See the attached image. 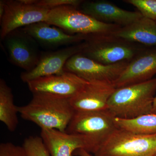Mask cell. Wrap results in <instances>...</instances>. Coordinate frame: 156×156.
<instances>
[{
    "instance_id": "1",
    "label": "cell",
    "mask_w": 156,
    "mask_h": 156,
    "mask_svg": "<svg viewBox=\"0 0 156 156\" xmlns=\"http://www.w3.org/2000/svg\"><path fill=\"white\" fill-rule=\"evenodd\" d=\"M23 119L41 129H56L66 132L75 111L70 98L45 93L33 94L29 103L17 106Z\"/></svg>"
},
{
    "instance_id": "2",
    "label": "cell",
    "mask_w": 156,
    "mask_h": 156,
    "mask_svg": "<svg viewBox=\"0 0 156 156\" xmlns=\"http://www.w3.org/2000/svg\"><path fill=\"white\" fill-rule=\"evenodd\" d=\"M156 78L117 88L109 99V111L115 118L131 119L152 113Z\"/></svg>"
},
{
    "instance_id": "3",
    "label": "cell",
    "mask_w": 156,
    "mask_h": 156,
    "mask_svg": "<svg viewBox=\"0 0 156 156\" xmlns=\"http://www.w3.org/2000/svg\"><path fill=\"white\" fill-rule=\"evenodd\" d=\"M81 54L105 65L130 62L148 48L128 41L113 34L86 36Z\"/></svg>"
},
{
    "instance_id": "4",
    "label": "cell",
    "mask_w": 156,
    "mask_h": 156,
    "mask_svg": "<svg viewBox=\"0 0 156 156\" xmlns=\"http://www.w3.org/2000/svg\"><path fill=\"white\" fill-rule=\"evenodd\" d=\"M93 156H155L156 134L141 135L117 128L98 146Z\"/></svg>"
},
{
    "instance_id": "5",
    "label": "cell",
    "mask_w": 156,
    "mask_h": 156,
    "mask_svg": "<svg viewBox=\"0 0 156 156\" xmlns=\"http://www.w3.org/2000/svg\"><path fill=\"white\" fill-rule=\"evenodd\" d=\"M45 22L70 35L114 34L121 27L98 21L71 5L62 6L50 10Z\"/></svg>"
},
{
    "instance_id": "6",
    "label": "cell",
    "mask_w": 156,
    "mask_h": 156,
    "mask_svg": "<svg viewBox=\"0 0 156 156\" xmlns=\"http://www.w3.org/2000/svg\"><path fill=\"white\" fill-rule=\"evenodd\" d=\"M50 11L24 0H5L4 14L0 19L1 40L3 41L9 34L20 28L46 21Z\"/></svg>"
},
{
    "instance_id": "7",
    "label": "cell",
    "mask_w": 156,
    "mask_h": 156,
    "mask_svg": "<svg viewBox=\"0 0 156 156\" xmlns=\"http://www.w3.org/2000/svg\"><path fill=\"white\" fill-rule=\"evenodd\" d=\"M115 118L108 110L75 111L66 132L87 135L99 144L117 128Z\"/></svg>"
},
{
    "instance_id": "8",
    "label": "cell",
    "mask_w": 156,
    "mask_h": 156,
    "mask_svg": "<svg viewBox=\"0 0 156 156\" xmlns=\"http://www.w3.org/2000/svg\"><path fill=\"white\" fill-rule=\"evenodd\" d=\"M129 61L105 65L80 53L72 56L64 66L65 71L73 73L87 82L101 81L113 84L126 69Z\"/></svg>"
},
{
    "instance_id": "9",
    "label": "cell",
    "mask_w": 156,
    "mask_h": 156,
    "mask_svg": "<svg viewBox=\"0 0 156 156\" xmlns=\"http://www.w3.org/2000/svg\"><path fill=\"white\" fill-rule=\"evenodd\" d=\"M41 137L50 156H73L80 149L93 154L99 144L91 137L56 129H41Z\"/></svg>"
},
{
    "instance_id": "10",
    "label": "cell",
    "mask_w": 156,
    "mask_h": 156,
    "mask_svg": "<svg viewBox=\"0 0 156 156\" xmlns=\"http://www.w3.org/2000/svg\"><path fill=\"white\" fill-rule=\"evenodd\" d=\"M84 47L83 42L67 46L56 51L42 54L37 64L33 69L22 73L20 78L23 83L43 77L61 74L65 72L64 66L72 56L80 53Z\"/></svg>"
},
{
    "instance_id": "11",
    "label": "cell",
    "mask_w": 156,
    "mask_h": 156,
    "mask_svg": "<svg viewBox=\"0 0 156 156\" xmlns=\"http://www.w3.org/2000/svg\"><path fill=\"white\" fill-rule=\"evenodd\" d=\"M87 83L74 74L65 72L61 74L38 78L27 84L33 94L45 93L71 99Z\"/></svg>"
},
{
    "instance_id": "12",
    "label": "cell",
    "mask_w": 156,
    "mask_h": 156,
    "mask_svg": "<svg viewBox=\"0 0 156 156\" xmlns=\"http://www.w3.org/2000/svg\"><path fill=\"white\" fill-rule=\"evenodd\" d=\"M9 60L13 64L28 72L36 66L41 55L34 41L21 30H17L4 39Z\"/></svg>"
},
{
    "instance_id": "13",
    "label": "cell",
    "mask_w": 156,
    "mask_h": 156,
    "mask_svg": "<svg viewBox=\"0 0 156 156\" xmlns=\"http://www.w3.org/2000/svg\"><path fill=\"white\" fill-rule=\"evenodd\" d=\"M78 9L104 23L124 27L143 17L139 11H127L105 0L83 1Z\"/></svg>"
},
{
    "instance_id": "14",
    "label": "cell",
    "mask_w": 156,
    "mask_h": 156,
    "mask_svg": "<svg viewBox=\"0 0 156 156\" xmlns=\"http://www.w3.org/2000/svg\"><path fill=\"white\" fill-rule=\"evenodd\" d=\"M112 83L87 82L77 94L70 99L76 112L100 111L108 110L110 97L115 90Z\"/></svg>"
},
{
    "instance_id": "15",
    "label": "cell",
    "mask_w": 156,
    "mask_h": 156,
    "mask_svg": "<svg viewBox=\"0 0 156 156\" xmlns=\"http://www.w3.org/2000/svg\"><path fill=\"white\" fill-rule=\"evenodd\" d=\"M156 74V48H148L135 56L114 82L117 88L142 83Z\"/></svg>"
},
{
    "instance_id": "16",
    "label": "cell",
    "mask_w": 156,
    "mask_h": 156,
    "mask_svg": "<svg viewBox=\"0 0 156 156\" xmlns=\"http://www.w3.org/2000/svg\"><path fill=\"white\" fill-rule=\"evenodd\" d=\"M23 31L43 47L55 48L69 46L83 42L86 36L70 35L55 26L42 21L23 27Z\"/></svg>"
},
{
    "instance_id": "17",
    "label": "cell",
    "mask_w": 156,
    "mask_h": 156,
    "mask_svg": "<svg viewBox=\"0 0 156 156\" xmlns=\"http://www.w3.org/2000/svg\"><path fill=\"white\" fill-rule=\"evenodd\" d=\"M128 41L147 47L156 46V22L142 17L113 34Z\"/></svg>"
},
{
    "instance_id": "18",
    "label": "cell",
    "mask_w": 156,
    "mask_h": 156,
    "mask_svg": "<svg viewBox=\"0 0 156 156\" xmlns=\"http://www.w3.org/2000/svg\"><path fill=\"white\" fill-rule=\"evenodd\" d=\"M17 106L15 105L12 90L3 79L0 80V121L9 131L14 132L18 124Z\"/></svg>"
},
{
    "instance_id": "19",
    "label": "cell",
    "mask_w": 156,
    "mask_h": 156,
    "mask_svg": "<svg viewBox=\"0 0 156 156\" xmlns=\"http://www.w3.org/2000/svg\"><path fill=\"white\" fill-rule=\"evenodd\" d=\"M117 128L141 135L156 134V114H149L131 119H114Z\"/></svg>"
},
{
    "instance_id": "20",
    "label": "cell",
    "mask_w": 156,
    "mask_h": 156,
    "mask_svg": "<svg viewBox=\"0 0 156 156\" xmlns=\"http://www.w3.org/2000/svg\"><path fill=\"white\" fill-rule=\"evenodd\" d=\"M23 147L26 156H50L41 136H29L23 141Z\"/></svg>"
},
{
    "instance_id": "21",
    "label": "cell",
    "mask_w": 156,
    "mask_h": 156,
    "mask_svg": "<svg viewBox=\"0 0 156 156\" xmlns=\"http://www.w3.org/2000/svg\"><path fill=\"white\" fill-rule=\"evenodd\" d=\"M138 10L143 17L156 21V0H125Z\"/></svg>"
},
{
    "instance_id": "22",
    "label": "cell",
    "mask_w": 156,
    "mask_h": 156,
    "mask_svg": "<svg viewBox=\"0 0 156 156\" xmlns=\"http://www.w3.org/2000/svg\"><path fill=\"white\" fill-rule=\"evenodd\" d=\"M24 2L29 4L51 10L58 7L65 5H71L78 8L83 0H24Z\"/></svg>"
},
{
    "instance_id": "23",
    "label": "cell",
    "mask_w": 156,
    "mask_h": 156,
    "mask_svg": "<svg viewBox=\"0 0 156 156\" xmlns=\"http://www.w3.org/2000/svg\"><path fill=\"white\" fill-rule=\"evenodd\" d=\"M0 156H26L22 146L11 142L0 144Z\"/></svg>"
},
{
    "instance_id": "24",
    "label": "cell",
    "mask_w": 156,
    "mask_h": 156,
    "mask_svg": "<svg viewBox=\"0 0 156 156\" xmlns=\"http://www.w3.org/2000/svg\"><path fill=\"white\" fill-rule=\"evenodd\" d=\"M75 155L76 156H93L91 155L90 153L87 152V151L83 149H80L76 151L75 152L74 154V155Z\"/></svg>"
},
{
    "instance_id": "25",
    "label": "cell",
    "mask_w": 156,
    "mask_h": 156,
    "mask_svg": "<svg viewBox=\"0 0 156 156\" xmlns=\"http://www.w3.org/2000/svg\"><path fill=\"white\" fill-rule=\"evenodd\" d=\"M5 9V0L0 1V19L2 17Z\"/></svg>"
},
{
    "instance_id": "26",
    "label": "cell",
    "mask_w": 156,
    "mask_h": 156,
    "mask_svg": "<svg viewBox=\"0 0 156 156\" xmlns=\"http://www.w3.org/2000/svg\"><path fill=\"white\" fill-rule=\"evenodd\" d=\"M152 113L156 114V96L154 98V99Z\"/></svg>"
},
{
    "instance_id": "27",
    "label": "cell",
    "mask_w": 156,
    "mask_h": 156,
    "mask_svg": "<svg viewBox=\"0 0 156 156\" xmlns=\"http://www.w3.org/2000/svg\"><path fill=\"white\" fill-rule=\"evenodd\" d=\"M155 156H156V155H155Z\"/></svg>"
},
{
    "instance_id": "28",
    "label": "cell",
    "mask_w": 156,
    "mask_h": 156,
    "mask_svg": "<svg viewBox=\"0 0 156 156\" xmlns=\"http://www.w3.org/2000/svg\"></svg>"
},
{
    "instance_id": "29",
    "label": "cell",
    "mask_w": 156,
    "mask_h": 156,
    "mask_svg": "<svg viewBox=\"0 0 156 156\" xmlns=\"http://www.w3.org/2000/svg\"></svg>"
}]
</instances>
